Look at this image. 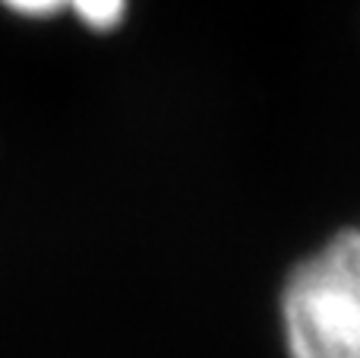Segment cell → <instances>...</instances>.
<instances>
[{"label":"cell","instance_id":"1","mask_svg":"<svg viewBox=\"0 0 360 358\" xmlns=\"http://www.w3.org/2000/svg\"><path fill=\"white\" fill-rule=\"evenodd\" d=\"M278 311L288 358H360V226L288 273Z\"/></svg>","mask_w":360,"mask_h":358},{"label":"cell","instance_id":"2","mask_svg":"<svg viewBox=\"0 0 360 358\" xmlns=\"http://www.w3.org/2000/svg\"><path fill=\"white\" fill-rule=\"evenodd\" d=\"M130 0H70L67 10L92 32H111L127 16Z\"/></svg>","mask_w":360,"mask_h":358},{"label":"cell","instance_id":"3","mask_svg":"<svg viewBox=\"0 0 360 358\" xmlns=\"http://www.w3.org/2000/svg\"><path fill=\"white\" fill-rule=\"evenodd\" d=\"M10 13L16 16H25V19H48V16H57V13L67 10L70 0H0Z\"/></svg>","mask_w":360,"mask_h":358}]
</instances>
